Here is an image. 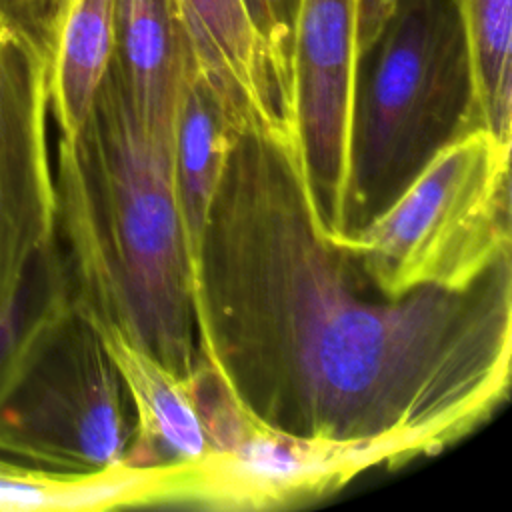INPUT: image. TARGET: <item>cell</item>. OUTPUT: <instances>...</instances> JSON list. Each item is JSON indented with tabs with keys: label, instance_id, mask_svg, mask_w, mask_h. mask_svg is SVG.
<instances>
[{
	"label": "cell",
	"instance_id": "obj_1",
	"mask_svg": "<svg viewBox=\"0 0 512 512\" xmlns=\"http://www.w3.org/2000/svg\"><path fill=\"white\" fill-rule=\"evenodd\" d=\"M198 362L254 420L430 456L508 396L512 256L462 290L386 296L324 234L300 150L236 132L192 282Z\"/></svg>",
	"mask_w": 512,
	"mask_h": 512
},
{
	"label": "cell",
	"instance_id": "obj_2",
	"mask_svg": "<svg viewBox=\"0 0 512 512\" xmlns=\"http://www.w3.org/2000/svg\"><path fill=\"white\" fill-rule=\"evenodd\" d=\"M54 196L76 308L192 376L194 260L174 192L172 136L136 116L112 62L80 130L58 136Z\"/></svg>",
	"mask_w": 512,
	"mask_h": 512
},
{
	"label": "cell",
	"instance_id": "obj_3",
	"mask_svg": "<svg viewBox=\"0 0 512 512\" xmlns=\"http://www.w3.org/2000/svg\"><path fill=\"white\" fill-rule=\"evenodd\" d=\"M474 128L480 120L460 2L400 0L356 64L348 236Z\"/></svg>",
	"mask_w": 512,
	"mask_h": 512
},
{
	"label": "cell",
	"instance_id": "obj_4",
	"mask_svg": "<svg viewBox=\"0 0 512 512\" xmlns=\"http://www.w3.org/2000/svg\"><path fill=\"white\" fill-rule=\"evenodd\" d=\"M342 244L386 296L468 288L512 256L510 144L458 136Z\"/></svg>",
	"mask_w": 512,
	"mask_h": 512
},
{
	"label": "cell",
	"instance_id": "obj_5",
	"mask_svg": "<svg viewBox=\"0 0 512 512\" xmlns=\"http://www.w3.org/2000/svg\"><path fill=\"white\" fill-rule=\"evenodd\" d=\"M132 432L120 374L72 302L0 390V456L54 472H98L124 464Z\"/></svg>",
	"mask_w": 512,
	"mask_h": 512
},
{
	"label": "cell",
	"instance_id": "obj_6",
	"mask_svg": "<svg viewBox=\"0 0 512 512\" xmlns=\"http://www.w3.org/2000/svg\"><path fill=\"white\" fill-rule=\"evenodd\" d=\"M190 378L208 450L182 466L172 504L278 508L336 492L368 468H394L378 444L296 436L250 418L202 362Z\"/></svg>",
	"mask_w": 512,
	"mask_h": 512
},
{
	"label": "cell",
	"instance_id": "obj_7",
	"mask_svg": "<svg viewBox=\"0 0 512 512\" xmlns=\"http://www.w3.org/2000/svg\"><path fill=\"white\" fill-rule=\"evenodd\" d=\"M48 56L0 10V310L56 240Z\"/></svg>",
	"mask_w": 512,
	"mask_h": 512
},
{
	"label": "cell",
	"instance_id": "obj_8",
	"mask_svg": "<svg viewBox=\"0 0 512 512\" xmlns=\"http://www.w3.org/2000/svg\"><path fill=\"white\" fill-rule=\"evenodd\" d=\"M358 0H300L294 86L300 162L324 234L348 236L350 126L358 64Z\"/></svg>",
	"mask_w": 512,
	"mask_h": 512
},
{
	"label": "cell",
	"instance_id": "obj_9",
	"mask_svg": "<svg viewBox=\"0 0 512 512\" xmlns=\"http://www.w3.org/2000/svg\"><path fill=\"white\" fill-rule=\"evenodd\" d=\"M196 76L234 132L300 150L294 72L256 32L242 0H176Z\"/></svg>",
	"mask_w": 512,
	"mask_h": 512
},
{
	"label": "cell",
	"instance_id": "obj_10",
	"mask_svg": "<svg viewBox=\"0 0 512 512\" xmlns=\"http://www.w3.org/2000/svg\"><path fill=\"white\" fill-rule=\"evenodd\" d=\"M92 326L120 374L132 412L134 432L124 464L174 468L198 462L208 440L192 378L134 346L120 330L98 322Z\"/></svg>",
	"mask_w": 512,
	"mask_h": 512
},
{
	"label": "cell",
	"instance_id": "obj_11",
	"mask_svg": "<svg viewBox=\"0 0 512 512\" xmlns=\"http://www.w3.org/2000/svg\"><path fill=\"white\" fill-rule=\"evenodd\" d=\"M112 64L136 116L172 136L192 52L176 0H116Z\"/></svg>",
	"mask_w": 512,
	"mask_h": 512
},
{
	"label": "cell",
	"instance_id": "obj_12",
	"mask_svg": "<svg viewBox=\"0 0 512 512\" xmlns=\"http://www.w3.org/2000/svg\"><path fill=\"white\" fill-rule=\"evenodd\" d=\"M180 466L118 464L98 472H54L0 456V512H78L170 504Z\"/></svg>",
	"mask_w": 512,
	"mask_h": 512
},
{
	"label": "cell",
	"instance_id": "obj_13",
	"mask_svg": "<svg viewBox=\"0 0 512 512\" xmlns=\"http://www.w3.org/2000/svg\"><path fill=\"white\" fill-rule=\"evenodd\" d=\"M116 0H70L48 48V106L58 136L84 124L114 54Z\"/></svg>",
	"mask_w": 512,
	"mask_h": 512
},
{
	"label": "cell",
	"instance_id": "obj_14",
	"mask_svg": "<svg viewBox=\"0 0 512 512\" xmlns=\"http://www.w3.org/2000/svg\"><path fill=\"white\" fill-rule=\"evenodd\" d=\"M234 134L192 64L174 120L172 178L194 262Z\"/></svg>",
	"mask_w": 512,
	"mask_h": 512
},
{
	"label": "cell",
	"instance_id": "obj_15",
	"mask_svg": "<svg viewBox=\"0 0 512 512\" xmlns=\"http://www.w3.org/2000/svg\"><path fill=\"white\" fill-rule=\"evenodd\" d=\"M474 72L480 128L510 144L512 0H458Z\"/></svg>",
	"mask_w": 512,
	"mask_h": 512
},
{
	"label": "cell",
	"instance_id": "obj_16",
	"mask_svg": "<svg viewBox=\"0 0 512 512\" xmlns=\"http://www.w3.org/2000/svg\"><path fill=\"white\" fill-rule=\"evenodd\" d=\"M72 302L64 258L54 240L28 268L16 298L0 310V390L32 344Z\"/></svg>",
	"mask_w": 512,
	"mask_h": 512
},
{
	"label": "cell",
	"instance_id": "obj_17",
	"mask_svg": "<svg viewBox=\"0 0 512 512\" xmlns=\"http://www.w3.org/2000/svg\"><path fill=\"white\" fill-rule=\"evenodd\" d=\"M246 12L270 50L294 72V24L300 0H242Z\"/></svg>",
	"mask_w": 512,
	"mask_h": 512
},
{
	"label": "cell",
	"instance_id": "obj_18",
	"mask_svg": "<svg viewBox=\"0 0 512 512\" xmlns=\"http://www.w3.org/2000/svg\"><path fill=\"white\" fill-rule=\"evenodd\" d=\"M70 0H0V10L48 56L54 28Z\"/></svg>",
	"mask_w": 512,
	"mask_h": 512
},
{
	"label": "cell",
	"instance_id": "obj_19",
	"mask_svg": "<svg viewBox=\"0 0 512 512\" xmlns=\"http://www.w3.org/2000/svg\"><path fill=\"white\" fill-rule=\"evenodd\" d=\"M400 0H358V56L374 42Z\"/></svg>",
	"mask_w": 512,
	"mask_h": 512
}]
</instances>
